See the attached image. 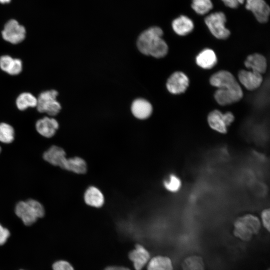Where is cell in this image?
<instances>
[{
    "mask_svg": "<svg viewBox=\"0 0 270 270\" xmlns=\"http://www.w3.org/2000/svg\"><path fill=\"white\" fill-rule=\"evenodd\" d=\"M66 156V152L62 148L52 146L44 153L43 158L50 164L63 168L67 159Z\"/></svg>",
    "mask_w": 270,
    "mask_h": 270,
    "instance_id": "14",
    "label": "cell"
},
{
    "mask_svg": "<svg viewBox=\"0 0 270 270\" xmlns=\"http://www.w3.org/2000/svg\"><path fill=\"white\" fill-rule=\"evenodd\" d=\"M165 188L170 192H176L181 187L180 180L175 174H170L168 180L164 182Z\"/></svg>",
    "mask_w": 270,
    "mask_h": 270,
    "instance_id": "27",
    "label": "cell"
},
{
    "mask_svg": "<svg viewBox=\"0 0 270 270\" xmlns=\"http://www.w3.org/2000/svg\"><path fill=\"white\" fill-rule=\"evenodd\" d=\"M37 98L30 92H24L20 94L16 98V104L20 110H24L28 108L36 107Z\"/></svg>",
    "mask_w": 270,
    "mask_h": 270,
    "instance_id": "24",
    "label": "cell"
},
{
    "mask_svg": "<svg viewBox=\"0 0 270 270\" xmlns=\"http://www.w3.org/2000/svg\"><path fill=\"white\" fill-rule=\"evenodd\" d=\"M22 70V64L19 58H14L12 64L8 72V74L12 76L20 74Z\"/></svg>",
    "mask_w": 270,
    "mask_h": 270,
    "instance_id": "29",
    "label": "cell"
},
{
    "mask_svg": "<svg viewBox=\"0 0 270 270\" xmlns=\"http://www.w3.org/2000/svg\"><path fill=\"white\" fill-rule=\"evenodd\" d=\"M146 270H174L171 258L166 256L156 255L150 258Z\"/></svg>",
    "mask_w": 270,
    "mask_h": 270,
    "instance_id": "20",
    "label": "cell"
},
{
    "mask_svg": "<svg viewBox=\"0 0 270 270\" xmlns=\"http://www.w3.org/2000/svg\"><path fill=\"white\" fill-rule=\"evenodd\" d=\"M266 270H270V268H268Z\"/></svg>",
    "mask_w": 270,
    "mask_h": 270,
    "instance_id": "38",
    "label": "cell"
},
{
    "mask_svg": "<svg viewBox=\"0 0 270 270\" xmlns=\"http://www.w3.org/2000/svg\"><path fill=\"white\" fill-rule=\"evenodd\" d=\"M58 92L54 90L41 92L37 98L36 109L39 112L46 113L50 116L57 115L62 109L60 103L57 101Z\"/></svg>",
    "mask_w": 270,
    "mask_h": 270,
    "instance_id": "5",
    "label": "cell"
},
{
    "mask_svg": "<svg viewBox=\"0 0 270 270\" xmlns=\"http://www.w3.org/2000/svg\"><path fill=\"white\" fill-rule=\"evenodd\" d=\"M163 31L158 26H152L144 30L138 37L136 45L140 52L156 58L164 56L168 46L162 38Z\"/></svg>",
    "mask_w": 270,
    "mask_h": 270,
    "instance_id": "1",
    "label": "cell"
},
{
    "mask_svg": "<svg viewBox=\"0 0 270 270\" xmlns=\"http://www.w3.org/2000/svg\"><path fill=\"white\" fill-rule=\"evenodd\" d=\"M63 169L78 174H82L86 171V162L80 157L67 158Z\"/></svg>",
    "mask_w": 270,
    "mask_h": 270,
    "instance_id": "22",
    "label": "cell"
},
{
    "mask_svg": "<svg viewBox=\"0 0 270 270\" xmlns=\"http://www.w3.org/2000/svg\"><path fill=\"white\" fill-rule=\"evenodd\" d=\"M226 18L222 12H216L208 15L204 22L211 34L216 38L225 40L230 34V30L226 26Z\"/></svg>",
    "mask_w": 270,
    "mask_h": 270,
    "instance_id": "4",
    "label": "cell"
},
{
    "mask_svg": "<svg viewBox=\"0 0 270 270\" xmlns=\"http://www.w3.org/2000/svg\"></svg>",
    "mask_w": 270,
    "mask_h": 270,
    "instance_id": "39",
    "label": "cell"
},
{
    "mask_svg": "<svg viewBox=\"0 0 270 270\" xmlns=\"http://www.w3.org/2000/svg\"><path fill=\"white\" fill-rule=\"evenodd\" d=\"M1 150H2V149H1V148H0V152H1Z\"/></svg>",
    "mask_w": 270,
    "mask_h": 270,
    "instance_id": "37",
    "label": "cell"
},
{
    "mask_svg": "<svg viewBox=\"0 0 270 270\" xmlns=\"http://www.w3.org/2000/svg\"><path fill=\"white\" fill-rule=\"evenodd\" d=\"M270 210L268 208L265 209L262 212L260 222L268 232L270 231Z\"/></svg>",
    "mask_w": 270,
    "mask_h": 270,
    "instance_id": "31",
    "label": "cell"
},
{
    "mask_svg": "<svg viewBox=\"0 0 270 270\" xmlns=\"http://www.w3.org/2000/svg\"><path fill=\"white\" fill-rule=\"evenodd\" d=\"M217 57L214 52L210 48L202 50L196 58L198 66L204 69H210L217 63Z\"/></svg>",
    "mask_w": 270,
    "mask_h": 270,
    "instance_id": "18",
    "label": "cell"
},
{
    "mask_svg": "<svg viewBox=\"0 0 270 270\" xmlns=\"http://www.w3.org/2000/svg\"><path fill=\"white\" fill-rule=\"evenodd\" d=\"M14 58L8 55L0 56V68L4 72H8Z\"/></svg>",
    "mask_w": 270,
    "mask_h": 270,
    "instance_id": "30",
    "label": "cell"
},
{
    "mask_svg": "<svg viewBox=\"0 0 270 270\" xmlns=\"http://www.w3.org/2000/svg\"><path fill=\"white\" fill-rule=\"evenodd\" d=\"M128 258L134 270H142L151 258L150 253L144 246L138 243L129 252Z\"/></svg>",
    "mask_w": 270,
    "mask_h": 270,
    "instance_id": "8",
    "label": "cell"
},
{
    "mask_svg": "<svg viewBox=\"0 0 270 270\" xmlns=\"http://www.w3.org/2000/svg\"><path fill=\"white\" fill-rule=\"evenodd\" d=\"M244 64L248 68L261 74L266 71L267 68V62L266 58L263 55L258 53L248 56Z\"/></svg>",
    "mask_w": 270,
    "mask_h": 270,
    "instance_id": "17",
    "label": "cell"
},
{
    "mask_svg": "<svg viewBox=\"0 0 270 270\" xmlns=\"http://www.w3.org/2000/svg\"><path fill=\"white\" fill-rule=\"evenodd\" d=\"M182 270H206L204 260L198 255H191L186 258L182 264Z\"/></svg>",
    "mask_w": 270,
    "mask_h": 270,
    "instance_id": "23",
    "label": "cell"
},
{
    "mask_svg": "<svg viewBox=\"0 0 270 270\" xmlns=\"http://www.w3.org/2000/svg\"><path fill=\"white\" fill-rule=\"evenodd\" d=\"M224 5L231 8H236L239 6L237 0H221Z\"/></svg>",
    "mask_w": 270,
    "mask_h": 270,
    "instance_id": "33",
    "label": "cell"
},
{
    "mask_svg": "<svg viewBox=\"0 0 270 270\" xmlns=\"http://www.w3.org/2000/svg\"><path fill=\"white\" fill-rule=\"evenodd\" d=\"M188 86V78L184 73L180 71L172 73L168 79L166 84L168 91L174 94L184 92Z\"/></svg>",
    "mask_w": 270,
    "mask_h": 270,
    "instance_id": "10",
    "label": "cell"
},
{
    "mask_svg": "<svg viewBox=\"0 0 270 270\" xmlns=\"http://www.w3.org/2000/svg\"><path fill=\"white\" fill-rule=\"evenodd\" d=\"M210 84L218 88L242 90L238 82L230 72L222 70L214 74L210 78Z\"/></svg>",
    "mask_w": 270,
    "mask_h": 270,
    "instance_id": "7",
    "label": "cell"
},
{
    "mask_svg": "<svg viewBox=\"0 0 270 270\" xmlns=\"http://www.w3.org/2000/svg\"><path fill=\"white\" fill-rule=\"evenodd\" d=\"M14 138V130L10 124L6 122L0 123V142L10 144Z\"/></svg>",
    "mask_w": 270,
    "mask_h": 270,
    "instance_id": "25",
    "label": "cell"
},
{
    "mask_svg": "<svg viewBox=\"0 0 270 270\" xmlns=\"http://www.w3.org/2000/svg\"><path fill=\"white\" fill-rule=\"evenodd\" d=\"M131 111L136 118L144 120L150 116L152 112V107L148 100L144 98H138L132 102Z\"/></svg>",
    "mask_w": 270,
    "mask_h": 270,
    "instance_id": "16",
    "label": "cell"
},
{
    "mask_svg": "<svg viewBox=\"0 0 270 270\" xmlns=\"http://www.w3.org/2000/svg\"><path fill=\"white\" fill-rule=\"evenodd\" d=\"M246 8L250 11L257 21L264 24L268 22L270 8L265 0H246Z\"/></svg>",
    "mask_w": 270,
    "mask_h": 270,
    "instance_id": "9",
    "label": "cell"
},
{
    "mask_svg": "<svg viewBox=\"0 0 270 270\" xmlns=\"http://www.w3.org/2000/svg\"><path fill=\"white\" fill-rule=\"evenodd\" d=\"M260 228V220L256 216L246 214L235 220L233 234L242 241L250 242L259 233Z\"/></svg>",
    "mask_w": 270,
    "mask_h": 270,
    "instance_id": "2",
    "label": "cell"
},
{
    "mask_svg": "<svg viewBox=\"0 0 270 270\" xmlns=\"http://www.w3.org/2000/svg\"><path fill=\"white\" fill-rule=\"evenodd\" d=\"M52 270H74L73 266L68 261L60 260L52 264Z\"/></svg>",
    "mask_w": 270,
    "mask_h": 270,
    "instance_id": "28",
    "label": "cell"
},
{
    "mask_svg": "<svg viewBox=\"0 0 270 270\" xmlns=\"http://www.w3.org/2000/svg\"><path fill=\"white\" fill-rule=\"evenodd\" d=\"M191 6L197 14L204 15L212 8L213 4L211 0H192Z\"/></svg>",
    "mask_w": 270,
    "mask_h": 270,
    "instance_id": "26",
    "label": "cell"
},
{
    "mask_svg": "<svg viewBox=\"0 0 270 270\" xmlns=\"http://www.w3.org/2000/svg\"><path fill=\"white\" fill-rule=\"evenodd\" d=\"M11 0H0V3L2 4H6L10 2Z\"/></svg>",
    "mask_w": 270,
    "mask_h": 270,
    "instance_id": "35",
    "label": "cell"
},
{
    "mask_svg": "<svg viewBox=\"0 0 270 270\" xmlns=\"http://www.w3.org/2000/svg\"><path fill=\"white\" fill-rule=\"evenodd\" d=\"M16 214L26 226L34 224L45 214V210L41 203L34 199L19 202L15 207Z\"/></svg>",
    "mask_w": 270,
    "mask_h": 270,
    "instance_id": "3",
    "label": "cell"
},
{
    "mask_svg": "<svg viewBox=\"0 0 270 270\" xmlns=\"http://www.w3.org/2000/svg\"><path fill=\"white\" fill-rule=\"evenodd\" d=\"M238 78L240 84L250 90H254L259 88L263 80L261 74L251 70H244L239 71Z\"/></svg>",
    "mask_w": 270,
    "mask_h": 270,
    "instance_id": "11",
    "label": "cell"
},
{
    "mask_svg": "<svg viewBox=\"0 0 270 270\" xmlns=\"http://www.w3.org/2000/svg\"><path fill=\"white\" fill-rule=\"evenodd\" d=\"M208 122L214 130L221 133L227 132L228 126L226 124L224 114L215 110L210 112L208 116Z\"/></svg>",
    "mask_w": 270,
    "mask_h": 270,
    "instance_id": "19",
    "label": "cell"
},
{
    "mask_svg": "<svg viewBox=\"0 0 270 270\" xmlns=\"http://www.w3.org/2000/svg\"><path fill=\"white\" fill-rule=\"evenodd\" d=\"M103 270H131L128 267L122 266H106Z\"/></svg>",
    "mask_w": 270,
    "mask_h": 270,
    "instance_id": "34",
    "label": "cell"
},
{
    "mask_svg": "<svg viewBox=\"0 0 270 270\" xmlns=\"http://www.w3.org/2000/svg\"><path fill=\"white\" fill-rule=\"evenodd\" d=\"M239 4H243L246 0H237Z\"/></svg>",
    "mask_w": 270,
    "mask_h": 270,
    "instance_id": "36",
    "label": "cell"
},
{
    "mask_svg": "<svg viewBox=\"0 0 270 270\" xmlns=\"http://www.w3.org/2000/svg\"><path fill=\"white\" fill-rule=\"evenodd\" d=\"M10 235V230L0 224V246L4 245L6 243Z\"/></svg>",
    "mask_w": 270,
    "mask_h": 270,
    "instance_id": "32",
    "label": "cell"
},
{
    "mask_svg": "<svg viewBox=\"0 0 270 270\" xmlns=\"http://www.w3.org/2000/svg\"><path fill=\"white\" fill-rule=\"evenodd\" d=\"M85 202L88 206L95 208L101 207L104 201V196L101 191L97 188L89 187L84 194Z\"/></svg>",
    "mask_w": 270,
    "mask_h": 270,
    "instance_id": "21",
    "label": "cell"
},
{
    "mask_svg": "<svg viewBox=\"0 0 270 270\" xmlns=\"http://www.w3.org/2000/svg\"><path fill=\"white\" fill-rule=\"evenodd\" d=\"M58 126V123L56 119L47 116L38 120L36 123V128L38 132L46 138L53 136Z\"/></svg>",
    "mask_w": 270,
    "mask_h": 270,
    "instance_id": "13",
    "label": "cell"
},
{
    "mask_svg": "<svg viewBox=\"0 0 270 270\" xmlns=\"http://www.w3.org/2000/svg\"><path fill=\"white\" fill-rule=\"evenodd\" d=\"M172 26L178 36H184L190 34L194 28L193 21L186 16L180 15L173 20Z\"/></svg>",
    "mask_w": 270,
    "mask_h": 270,
    "instance_id": "15",
    "label": "cell"
},
{
    "mask_svg": "<svg viewBox=\"0 0 270 270\" xmlns=\"http://www.w3.org/2000/svg\"><path fill=\"white\" fill-rule=\"evenodd\" d=\"M3 39L16 44L22 42L26 38L25 28L14 19H11L6 22L2 32Z\"/></svg>",
    "mask_w": 270,
    "mask_h": 270,
    "instance_id": "6",
    "label": "cell"
},
{
    "mask_svg": "<svg viewBox=\"0 0 270 270\" xmlns=\"http://www.w3.org/2000/svg\"><path fill=\"white\" fill-rule=\"evenodd\" d=\"M242 90L227 88H218L214 94L216 100L222 106L228 105L237 102L242 98Z\"/></svg>",
    "mask_w": 270,
    "mask_h": 270,
    "instance_id": "12",
    "label": "cell"
}]
</instances>
